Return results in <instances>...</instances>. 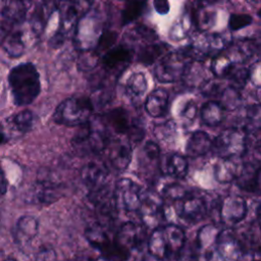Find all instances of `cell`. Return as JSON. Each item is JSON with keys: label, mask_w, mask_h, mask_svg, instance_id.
Listing matches in <instances>:
<instances>
[{"label": "cell", "mask_w": 261, "mask_h": 261, "mask_svg": "<svg viewBox=\"0 0 261 261\" xmlns=\"http://www.w3.org/2000/svg\"><path fill=\"white\" fill-rule=\"evenodd\" d=\"M213 141L204 130H195L189 138L186 152L190 157H200L212 150Z\"/></svg>", "instance_id": "cell-24"}, {"label": "cell", "mask_w": 261, "mask_h": 261, "mask_svg": "<svg viewBox=\"0 0 261 261\" xmlns=\"http://www.w3.org/2000/svg\"><path fill=\"white\" fill-rule=\"evenodd\" d=\"M257 14H258L259 17H261V9H259V10L257 11Z\"/></svg>", "instance_id": "cell-51"}, {"label": "cell", "mask_w": 261, "mask_h": 261, "mask_svg": "<svg viewBox=\"0 0 261 261\" xmlns=\"http://www.w3.org/2000/svg\"><path fill=\"white\" fill-rule=\"evenodd\" d=\"M212 149L219 157H241L247 150L246 132L240 128H226L213 141Z\"/></svg>", "instance_id": "cell-6"}, {"label": "cell", "mask_w": 261, "mask_h": 261, "mask_svg": "<svg viewBox=\"0 0 261 261\" xmlns=\"http://www.w3.org/2000/svg\"><path fill=\"white\" fill-rule=\"evenodd\" d=\"M98 62V52H94L92 55L84 56L79 61V68L82 71L92 70Z\"/></svg>", "instance_id": "cell-44"}, {"label": "cell", "mask_w": 261, "mask_h": 261, "mask_svg": "<svg viewBox=\"0 0 261 261\" xmlns=\"http://www.w3.org/2000/svg\"><path fill=\"white\" fill-rule=\"evenodd\" d=\"M160 170L173 178H184L189 169V163L184 155L178 153L166 154L159 161Z\"/></svg>", "instance_id": "cell-21"}, {"label": "cell", "mask_w": 261, "mask_h": 261, "mask_svg": "<svg viewBox=\"0 0 261 261\" xmlns=\"http://www.w3.org/2000/svg\"><path fill=\"white\" fill-rule=\"evenodd\" d=\"M188 62L182 55L170 53L163 56L154 68V75L160 83H174L181 80Z\"/></svg>", "instance_id": "cell-8"}, {"label": "cell", "mask_w": 261, "mask_h": 261, "mask_svg": "<svg viewBox=\"0 0 261 261\" xmlns=\"http://www.w3.org/2000/svg\"><path fill=\"white\" fill-rule=\"evenodd\" d=\"M219 230L213 224H207L202 226L197 236V246L199 250L206 255V258H210V255L215 252L216 242Z\"/></svg>", "instance_id": "cell-25"}, {"label": "cell", "mask_w": 261, "mask_h": 261, "mask_svg": "<svg viewBox=\"0 0 261 261\" xmlns=\"http://www.w3.org/2000/svg\"><path fill=\"white\" fill-rule=\"evenodd\" d=\"M4 49L12 58H17L22 55L24 45L21 41L20 36L17 34L10 36L4 43Z\"/></svg>", "instance_id": "cell-37"}, {"label": "cell", "mask_w": 261, "mask_h": 261, "mask_svg": "<svg viewBox=\"0 0 261 261\" xmlns=\"http://www.w3.org/2000/svg\"><path fill=\"white\" fill-rule=\"evenodd\" d=\"M257 222H258V226H259V229L261 232V207L259 208L258 213H257Z\"/></svg>", "instance_id": "cell-49"}, {"label": "cell", "mask_w": 261, "mask_h": 261, "mask_svg": "<svg viewBox=\"0 0 261 261\" xmlns=\"http://www.w3.org/2000/svg\"><path fill=\"white\" fill-rule=\"evenodd\" d=\"M236 65H238V63L231 58L227 56H219L212 61L210 69L214 75L218 77H225L228 71Z\"/></svg>", "instance_id": "cell-34"}, {"label": "cell", "mask_w": 261, "mask_h": 261, "mask_svg": "<svg viewBox=\"0 0 261 261\" xmlns=\"http://www.w3.org/2000/svg\"><path fill=\"white\" fill-rule=\"evenodd\" d=\"M111 166L118 171L127 168L132 161L133 148L128 139L109 140L105 150Z\"/></svg>", "instance_id": "cell-13"}, {"label": "cell", "mask_w": 261, "mask_h": 261, "mask_svg": "<svg viewBox=\"0 0 261 261\" xmlns=\"http://www.w3.org/2000/svg\"><path fill=\"white\" fill-rule=\"evenodd\" d=\"M224 79L229 81V86L241 91L249 81V68L236 65L228 71Z\"/></svg>", "instance_id": "cell-33"}, {"label": "cell", "mask_w": 261, "mask_h": 261, "mask_svg": "<svg viewBox=\"0 0 261 261\" xmlns=\"http://www.w3.org/2000/svg\"><path fill=\"white\" fill-rule=\"evenodd\" d=\"M148 89L147 77L144 72L136 71L133 72L126 80L124 91L128 99L136 103L138 102L146 93Z\"/></svg>", "instance_id": "cell-26"}, {"label": "cell", "mask_w": 261, "mask_h": 261, "mask_svg": "<svg viewBox=\"0 0 261 261\" xmlns=\"http://www.w3.org/2000/svg\"><path fill=\"white\" fill-rule=\"evenodd\" d=\"M186 242L181 227L175 224L156 226L148 240V251L157 259H170L180 254Z\"/></svg>", "instance_id": "cell-2"}, {"label": "cell", "mask_w": 261, "mask_h": 261, "mask_svg": "<svg viewBox=\"0 0 261 261\" xmlns=\"http://www.w3.org/2000/svg\"><path fill=\"white\" fill-rule=\"evenodd\" d=\"M117 40V33L114 31H105L98 39L97 49L99 51L109 50Z\"/></svg>", "instance_id": "cell-41"}, {"label": "cell", "mask_w": 261, "mask_h": 261, "mask_svg": "<svg viewBox=\"0 0 261 261\" xmlns=\"http://www.w3.org/2000/svg\"><path fill=\"white\" fill-rule=\"evenodd\" d=\"M7 187H8V182H7L5 173L0 167V196H3L6 193Z\"/></svg>", "instance_id": "cell-48"}, {"label": "cell", "mask_w": 261, "mask_h": 261, "mask_svg": "<svg viewBox=\"0 0 261 261\" xmlns=\"http://www.w3.org/2000/svg\"><path fill=\"white\" fill-rule=\"evenodd\" d=\"M106 122L119 135H126L133 120L129 118L127 111L121 107L114 108L107 112Z\"/></svg>", "instance_id": "cell-28"}, {"label": "cell", "mask_w": 261, "mask_h": 261, "mask_svg": "<svg viewBox=\"0 0 261 261\" xmlns=\"http://www.w3.org/2000/svg\"><path fill=\"white\" fill-rule=\"evenodd\" d=\"M117 211L125 213L138 212L144 196L143 188L130 178L123 177L117 180L113 190Z\"/></svg>", "instance_id": "cell-5"}, {"label": "cell", "mask_w": 261, "mask_h": 261, "mask_svg": "<svg viewBox=\"0 0 261 261\" xmlns=\"http://www.w3.org/2000/svg\"><path fill=\"white\" fill-rule=\"evenodd\" d=\"M145 238V226L139 223L127 221L122 223L114 239V245L118 250L121 259H126L129 257L133 251L138 250Z\"/></svg>", "instance_id": "cell-7"}, {"label": "cell", "mask_w": 261, "mask_h": 261, "mask_svg": "<svg viewBox=\"0 0 261 261\" xmlns=\"http://www.w3.org/2000/svg\"><path fill=\"white\" fill-rule=\"evenodd\" d=\"M253 18L250 14L240 13V14H231L228 20V27L231 31H239L249 24H251Z\"/></svg>", "instance_id": "cell-40"}, {"label": "cell", "mask_w": 261, "mask_h": 261, "mask_svg": "<svg viewBox=\"0 0 261 261\" xmlns=\"http://www.w3.org/2000/svg\"><path fill=\"white\" fill-rule=\"evenodd\" d=\"M8 85L15 105H30L41 92L40 73L35 64L19 63L9 71Z\"/></svg>", "instance_id": "cell-1"}, {"label": "cell", "mask_w": 261, "mask_h": 261, "mask_svg": "<svg viewBox=\"0 0 261 261\" xmlns=\"http://www.w3.org/2000/svg\"><path fill=\"white\" fill-rule=\"evenodd\" d=\"M142 155H144V160L151 164L159 163L160 161V148L158 144L153 141H148L144 144Z\"/></svg>", "instance_id": "cell-38"}, {"label": "cell", "mask_w": 261, "mask_h": 261, "mask_svg": "<svg viewBox=\"0 0 261 261\" xmlns=\"http://www.w3.org/2000/svg\"><path fill=\"white\" fill-rule=\"evenodd\" d=\"M62 196V188L59 184L48 180L39 179L31 191L33 202L39 204H52Z\"/></svg>", "instance_id": "cell-17"}, {"label": "cell", "mask_w": 261, "mask_h": 261, "mask_svg": "<svg viewBox=\"0 0 261 261\" xmlns=\"http://www.w3.org/2000/svg\"><path fill=\"white\" fill-rule=\"evenodd\" d=\"M143 223L156 227L163 219V198L154 192H144L143 201L138 211Z\"/></svg>", "instance_id": "cell-12"}, {"label": "cell", "mask_w": 261, "mask_h": 261, "mask_svg": "<svg viewBox=\"0 0 261 261\" xmlns=\"http://www.w3.org/2000/svg\"><path fill=\"white\" fill-rule=\"evenodd\" d=\"M153 134L159 141L164 143L172 142L176 136V123L169 119L155 124L153 127Z\"/></svg>", "instance_id": "cell-31"}, {"label": "cell", "mask_w": 261, "mask_h": 261, "mask_svg": "<svg viewBox=\"0 0 261 261\" xmlns=\"http://www.w3.org/2000/svg\"><path fill=\"white\" fill-rule=\"evenodd\" d=\"M199 112V108H198V104L194 101V100H189L182 107V110H181V117H184L185 119L187 120H190V121H193L197 114Z\"/></svg>", "instance_id": "cell-43"}, {"label": "cell", "mask_w": 261, "mask_h": 261, "mask_svg": "<svg viewBox=\"0 0 261 261\" xmlns=\"http://www.w3.org/2000/svg\"><path fill=\"white\" fill-rule=\"evenodd\" d=\"M33 121H34V114L31 110L24 109L13 117V124L17 130L20 133H28L33 127Z\"/></svg>", "instance_id": "cell-36"}, {"label": "cell", "mask_w": 261, "mask_h": 261, "mask_svg": "<svg viewBox=\"0 0 261 261\" xmlns=\"http://www.w3.org/2000/svg\"><path fill=\"white\" fill-rule=\"evenodd\" d=\"M36 259L38 260H53L56 259V253L52 248H43L41 249L37 255Z\"/></svg>", "instance_id": "cell-46"}, {"label": "cell", "mask_w": 261, "mask_h": 261, "mask_svg": "<svg viewBox=\"0 0 261 261\" xmlns=\"http://www.w3.org/2000/svg\"><path fill=\"white\" fill-rule=\"evenodd\" d=\"M146 0H130L124 6L121 13V22L123 25L137 19L143 12Z\"/></svg>", "instance_id": "cell-32"}, {"label": "cell", "mask_w": 261, "mask_h": 261, "mask_svg": "<svg viewBox=\"0 0 261 261\" xmlns=\"http://www.w3.org/2000/svg\"><path fill=\"white\" fill-rule=\"evenodd\" d=\"M242 165L234 157H220L214 165L215 179L221 184L236 180L242 170Z\"/></svg>", "instance_id": "cell-22"}, {"label": "cell", "mask_w": 261, "mask_h": 261, "mask_svg": "<svg viewBox=\"0 0 261 261\" xmlns=\"http://www.w3.org/2000/svg\"><path fill=\"white\" fill-rule=\"evenodd\" d=\"M85 238L88 243L107 259H121V256L116 249L114 242L111 241L100 223L91 224L85 230Z\"/></svg>", "instance_id": "cell-10"}, {"label": "cell", "mask_w": 261, "mask_h": 261, "mask_svg": "<svg viewBox=\"0 0 261 261\" xmlns=\"http://www.w3.org/2000/svg\"><path fill=\"white\" fill-rule=\"evenodd\" d=\"M39 231V221L33 215H22L19 217L13 228L14 242L19 247L29 246Z\"/></svg>", "instance_id": "cell-16"}, {"label": "cell", "mask_w": 261, "mask_h": 261, "mask_svg": "<svg viewBox=\"0 0 261 261\" xmlns=\"http://www.w3.org/2000/svg\"><path fill=\"white\" fill-rule=\"evenodd\" d=\"M94 104L86 96H73L63 100L53 113L55 123L65 126H77L86 123L92 116Z\"/></svg>", "instance_id": "cell-4"}, {"label": "cell", "mask_w": 261, "mask_h": 261, "mask_svg": "<svg viewBox=\"0 0 261 261\" xmlns=\"http://www.w3.org/2000/svg\"><path fill=\"white\" fill-rule=\"evenodd\" d=\"M215 252L226 260L241 259L244 250L240 240L231 230H221L218 233Z\"/></svg>", "instance_id": "cell-15"}, {"label": "cell", "mask_w": 261, "mask_h": 261, "mask_svg": "<svg viewBox=\"0 0 261 261\" xmlns=\"http://www.w3.org/2000/svg\"><path fill=\"white\" fill-rule=\"evenodd\" d=\"M236 181L240 189L261 196V166H243Z\"/></svg>", "instance_id": "cell-20"}, {"label": "cell", "mask_w": 261, "mask_h": 261, "mask_svg": "<svg viewBox=\"0 0 261 261\" xmlns=\"http://www.w3.org/2000/svg\"><path fill=\"white\" fill-rule=\"evenodd\" d=\"M247 128L249 130L261 129V103L250 105L246 111Z\"/></svg>", "instance_id": "cell-35"}, {"label": "cell", "mask_w": 261, "mask_h": 261, "mask_svg": "<svg viewBox=\"0 0 261 261\" xmlns=\"http://www.w3.org/2000/svg\"><path fill=\"white\" fill-rule=\"evenodd\" d=\"M249 81L257 88L261 87V63H257L249 68Z\"/></svg>", "instance_id": "cell-45"}, {"label": "cell", "mask_w": 261, "mask_h": 261, "mask_svg": "<svg viewBox=\"0 0 261 261\" xmlns=\"http://www.w3.org/2000/svg\"><path fill=\"white\" fill-rule=\"evenodd\" d=\"M153 6L155 10L162 15L167 14L170 9L168 0H153Z\"/></svg>", "instance_id": "cell-47"}, {"label": "cell", "mask_w": 261, "mask_h": 261, "mask_svg": "<svg viewBox=\"0 0 261 261\" xmlns=\"http://www.w3.org/2000/svg\"><path fill=\"white\" fill-rule=\"evenodd\" d=\"M225 86L218 81H214V80H209L201 89V93L202 95L206 96V97H214V98H219L221 93L223 92Z\"/></svg>", "instance_id": "cell-39"}, {"label": "cell", "mask_w": 261, "mask_h": 261, "mask_svg": "<svg viewBox=\"0 0 261 261\" xmlns=\"http://www.w3.org/2000/svg\"><path fill=\"white\" fill-rule=\"evenodd\" d=\"M247 213V202L239 195H228L219 204V218L224 224H237L246 217Z\"/></svg>", "instance_id": "cell-11"}, {"label": "cell", "mask_w": 261, "mask_h": 261, "mask_svg": "<svg viewBox=\"0 0 261 261\" xmlns=\"http://www.w3.org/2000/svg\"><path fill=\"white\" fill-rule=\"evenodd\" d=\"M211 69L206 68L202 63L190 62L185 68L181 80L186 87L200 90L209 80H211Z\"/></svg>", "instance_id": "cell-19"}, {"label": "cell", "mask_w": 261, "mask_h": 261, "mask_svg": "<svg viewBox=\"0 0 261 261\" xmlns=\"http://www.w3.org/2000/svg\"><path fill=\"white\" fill-rule=\"evenodd\" d=\"M3 141H4V136H3V134H0V144H1Z\"/></svg>", "instance_id": "cell-50"}, {"label": "cell", "mask_w": 261, "mask_h": 261, "mask_svg": "<svg viewBox=\"0 0 261 261\" xmlns=\"http://www.w3.org/2000/svg\"><path fill=\"white\" fill-rule=\"evenodd\" d=\"M174 205L178 216L190 223H196L202 220L208 212L204 199L189 192L181 199L174 202Z\"/></svg>", "instance_id": "cell-9"}, {"label": "cell", "mask_w": 261, "mask_h": 261, "mask_svg": "<svg viewBox=\"0 0 261 261\" xmlns=\"http://www.w3.org/2000/svg\"><path fill=\"white\" fill-rule=\"evenodd\" d=\"M168 100V92L164 88H156L146 98L145 110L154 118L161 117L167 111Z\"/></svg>", "instance_id": "cell-23"}, {"label": "cell", "mask_w": 261, "mask_h": 261, "mask_svg": "<svg viewBox=\"0 0 261 261\" xmlns=\"http://www.w3.org/2000/svg\"><path fill=\"white\" fill-rule=\"evenodd\" d=\"M188 193L187 190H185L184 187L176 185V184H171L168 185L165 189H164V198H166L167 200L171 201L172 203L178 201L179 199H181L186 194Z\"/></svg>", "instance_id": "cell-42"}, {"label": "cell", "mask_w": 261, "mask_h": 261, "mask_svg": "<svg viewBox=\"0 0 261 261\" xmlns=\"http://www.w3.org/2000/svg\"><path fill=\"white\" fill-rule=\"evenodd\" d=\"M80 126L81 128L71 140L72 148L77 154H98L105 150L110 139L105 127V122L100 117L90 118Z\"/></svg>", "instance_id": "cell-3"}, {"label": "cell", "mask_w": 261, "mask_h": 261, "mask_svg": "<svg viewBox=\"0 0 261 261\" xmlns=\"http://www.w3.org/2000/svg\"><path fill=\"white\" fill-rule=\"evenodd\" d=\"M199 112L202 121L210 126L220 124L225 116V109L218 101L215 100H210L204 103Z\"/></svg>", "instance_id": "cell-27"}, {"label": "cell", "mask_w": 261, "mask_h": 261, "mask_svg": "<svg viewBox=\"0 0 261 261\" xmlns=\"http://www.w3.org/2000/svg\"><path fill=\"white\" fill-rule=\"evenodd\" d=\"M166 46L164 44H151L142 48L138 54V62L146 66L152 65L165 53Z\"/></svg>", "instance_id": "cell-29"}, {"label": "cell", "mask_w": 261, "mask_h": 261, "mask_svg": "<svg viewBox=\"0 0 261 261\" xmlns=\"http://www.w3.org/2000/svg\"><path fill=\"white\" fill-rule=\"evenodd\" d=\"M132 57L133 53L128 48L118 46L107 50L102 57V64L104 68L111 73L119 72L128 64Z\"/></svg>", "instance_id": "cell-18"}, {"label": "cell", "mask_w": 261, "mask_h": 261, "mask_svg": "<svg viewBox=\"0 0 261 261\" xmlns=\"http://www.w3.org/2000/svg\"><path fill=\"white\" fill-rule=\"evenodd\" d=\"M218 102L227 111L236 110L242 103L241 91L228 85L221 93Z\"/></svg>", "instance_id": "cell-30"}, {"label": "cell", "mask_w": 261, "mask_h": 261, "mask_svg": "<svg viewBox=\"0 0 261 261\" xmlns=\"http://www.w3.org/2000/svg\"><path fill=\"white\" fill-rule=\"evenodd\" d=\"M81 177L89 192L97 191L108 186L109 169L103 162L90 161L82 168Z\"/></svg>", "instance_id": "cell-14"}]
</instances>
